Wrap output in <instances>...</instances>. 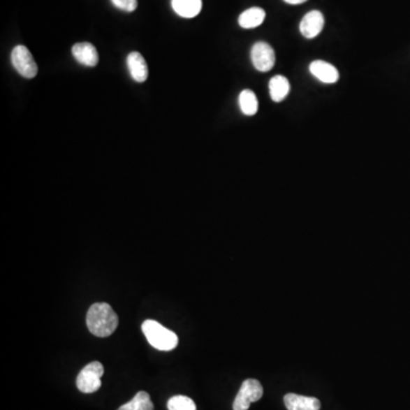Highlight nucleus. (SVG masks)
I'll return each instance as SVG.
<instances>
[{
	"label": "nucleus",
	"mask_w": 410,
	"mask_h": 410,
	"mask_svg": "<svg viewBox=\"0 0 410 410\" xmlns=\"http://www.w3.org/2000/svg\"><path fill=\"white\" fill-rule=\"evenodd\" d=\"M285 3H290V5H300L307 1V0H284Z\"/></svg>",
	"instance_id": "6ab92c4d"
},
{
	"label": "nucleus",
	"mask_w": 410,
	"mask_h": 410,
	"mask_svg": "<svg viewBox=\"0 0 410 410\" xmlns=\"http://www.w3.org/2000/svg\"><path fill=\"white\" fill-rule=\"evenodd\" d=\"M324 15L319 10H312L305 14L300 23V31L307 39H314L324 29Z\"/></svg>",
	"instance_id": "0eeeda50"
},
{
	"label": "nucleus",
	"mask_w": 410,
	"mask_h": 410,
	"mask_svg": "<svg viewBox=\"0 0 410 410\" xmlns=\"http://www.w3.org/2000/svg\"><path fill=\"white\" fill-rule=\"evenodd\" d=\"M251 59L254 68L260 72H268L274 68L276 56L269 43L259 41L254 43L251 50Z\"/></svg>",
	"instance_id": "423d86ee"
},
{
	"label": "nucleus",
	"mask_w": 410,
	"mask_h": 410,
	"mask_svg": "<svg viewBox=\"0 0 410 410\" xmlns=\"http://www.w3.org/2000/svg\"><path fill=\"white\" fill-rule=\"evenodd\" d=\"M310 73L324 84H335L339 80L337 68L324 61H315L310 64Z\"/></svg>",
	"instance_id": "1a4fd4ad"
},
{
	"label": "nucleus",
	"mask_w": 410,
	"mask_h": 410,
	"mask_svg": "<svg viewBox=\"0 0 410 410\" xmlns=\"http://www.w3.org/2000/svg\"><path fill=\"white\" fill-rule=\"evenodd\" d=\"M175 12L185 19H193L202 10V0H171Z\"/></svg>",
	"instance_id": "f8f14e48"
},
{
	"label": "nucleus",
	"mask_w": 410,
	"mask_h": 410,
	"mask_svg": "<svg viewBox=\"0 0 410 410\" xmlns=\"http://www.w3.org/2000/svg\"><path fill=\"white\" fill-rule=\"evenodd\" d=\"M104 367L99 361H93L78 374L77 386L82 393H94L102 386Z\"/></svg>",
	"instance_id": "7ed1b4c3"
},
{
	"label": "nucleus",
	"mask_w": 410,
	"mask_h": 410,
	"mask_svg": "<svg viewBox=\"0 0 410 410\" xmlns=\"http://www.w3.org/2000/svg\"><path fill=\"white\" fill-rule=\"evenodd\" d=\"M285 407L287 410H319L321 401L314 397L287 393L284 397Z\"/></svg>",
	"instance_id": "9d476101"
},
{
	"label": "nucleus",
	"mask_w": 410,
	"mask_h": 410,
	"mask_svg": "<svg viewBox=\"0 0 410 410\" xmlns=\"http://www.w3.org/2000/svg\"><path fill=\"white\" fill-rule=\"evenodd\" d=\"M126 65L129 68L130 75L137 82H144L148 78V68L142 54L133 52L126 57Z\"/></svg>",
	"instance_id": "9b49d317"
},
{
	"label": "nucleus",
	"mask_w": 410,
	"mask_h": 410,
	"mask_svg": "<svg viewBox=\"0 0 410 410\" xmlns=\"http://www.w3.org/2000/svg\"><path fill=\"white\" fill-rule=\"evenodd\" d=\"M142 330L148 343L160 351H171L178 346L177 334L162 326L158 321L147 319L142 323Z\"/></svg>",
	"instance_id": "f03ea898"
},
{
	"label": "nucleus",
	"mask_w": 410,
	"mask_h": 410,
	"mask_svg": "<svg viewBox=\"0 0 410 410\" xmlns=\"http://www.w3.org/2000/svg\"><path fill=\"white\" fill-rule=\"evenodd\" d=\"M10 59H12L13 66L21 74L22 77L32 79L37 75V63L34 62V56L27 47L23 45L16 46L13 50Z\"/></svg>",
	"instance_id": "39448f33"
},
{
	"label": "nucleus",
	"mask_w": 410,
	"mask_h": 410,
	"mask_svg": "<svg viewBox=\"0 0 410 410\" xmlns=\"http://www.w3.org/2000/svg\"><path fill=\"white\" fill-rule=\"evenodd\" d=\"M290 82L283 75H276L269 82V93L272 101L276 103L281 102L290 94Z\"/></svg>",
	"instance_id": "4468645a"
},
{
	"label": "nucleus",
	"mask_w": 410,
	"mask_h": 410,
	"mask_svg": "<svg viewBox=\"0 0 410 410\" xmlns=\"http://www.w3.org/2000/svg\"><path fill=\"white\" fill-rule=\"evenodd\" d=\"M168 409L169 410H196L193 399L186 395H175L168 401Z\"/></svg>",
	"instance_id": "f3484780"
},
{
	"label": "nucleus",
	"mask_w": 410,
	"mask_h": 410,
	"mask_svg": "<svg viewBox=\"0 0 410 410\" xmlns=\"http://www.w3.org/2000/svg\"><path fill=\"white\" fill-rule=\"evenodd\" d=\"M263 388L258 379H249L242 383L241 389L238 391L233 409L247 410L251 404L263 398Z\"/></svg>",
	"instance_id": "20e7f679"
},
{
	"label": "nucleus",
	"mask_w": 410,
	"mask_h": 410,
	"mask_svg": "<svg viewBox=\"0 0 410 410\" xmlns=\"http://www.w3.org/2000/svg\"><path fill=\"white\" fill-rule=\"evenodd\" d=\"M238 103H240L241 111L243 112L244 115H247V117H252V115H256V112L259 110L258 98H256V94L253 93L252 90H243L240 94Z\"/></svg>",
	"instance_id": "2eb2a0df"
},
{
	"label": "nucleus",
	"mask_w": 410,
	"mask_h": 410,
	"mask_svg": "<svg viewBox=\"0 0 410 410\" xmlns=\"http://www.w3.org/2000/svg\"><path fill=\"white\" fill-rule=\"evenodd\" d=\"M265 12L260 7H252L242 13L238 17V23L244 29H254L263 24Z\"/></svg>",
	"instance_id": "ddd939ff"
},
{
	"label": "nucleus",
	"mask_w": 410,
	"mask_h": 410,
	"mask_svg": "<svg viewBox=\"0 0 410 410\" xmlns=\"http://www.w3.org/2000/svg\"><path fill=\"white\" fill-rule=\"evenodd\" d=\"M117 410H154V404L147 392L139 391L135 398L122 404Z\"/></svg>",
	"instance_id": "dca6fc26"
},
{
	"label": "nucleus",
	"mask_w": 410,
	"mask_h": 410,
	"mask_svg": "<svg viewBox=\"0 0 410 410\" xmlns=\"http://www.w3.org/2000/svg\"><path fill=\"white\" fill-rule=\"evenodd\" d=\"M111 1L117 8L126 13L136 10L137 6H138L137 0H111Z\"/></svg>",
	"instance_id": "a211bd4d"
},
{
	"label": "nucleus",
	"mask_w": 410,
	"mask_h": 410,
	"mask_svg": "<svg viewBox=\"0 0 410 410\" xmlns=\"http://www.w3.org/2000/svg\"><path fill=\"white\" fill-rule=\"evenodd\" d=\"M72 55L80 64L86 66H96L98 64V53L95 46L90 43H75L72 47Z\"/></svg>",
	"instance_id": "6e6552de"
},
{
	"label": "nucleus",
	"mask_w": 410,
	"mask_h": 410,
	"mask_svg": "<svg viewBox=\"0 0 410 410\" xmlns=\"http://www.w3.org/2000/svg\"><path fill=\"white\" fill-rule=\"evenodd\" d=\"M86 323L93 335L108 337L117 330L119 317L108 303H94L87 312Z\"/></svg>",
	"instance_id": "f257e3e1"
}]
</instances>
